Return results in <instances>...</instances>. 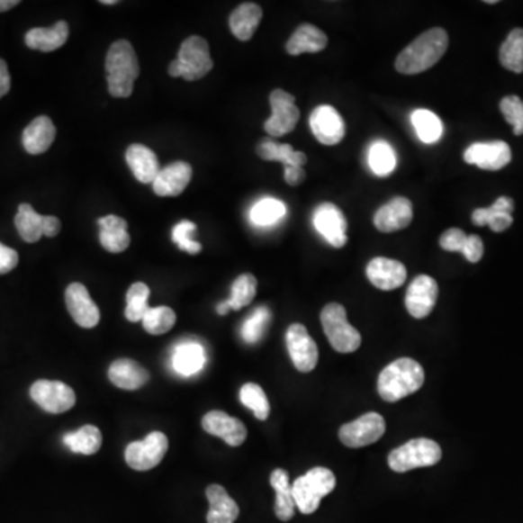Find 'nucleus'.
I'll return each mask as SVG.
<instances>
[{
  "instance_id": "nucleus-1",
  "label": "nucleus",
  "mask_w": 523,
  "mask_h": 523,
  "mask_svg": "<svg viewBox=\"0 0 523 523\" xmlns=\"http://www.w3.org/2000/svg\"><path fill=\"white\" fill-rule=\"evenodd\" d=\"M448 44L446 31L442 28L428 30L399 54L395 68L397 72L409 76L426 72L441 60L448 50Z\"/></svg>"
},
{
  "instance_id": "nucleus-2",
  "label": "nucleus",
  "mask_w": 523,
  "mask_h": 523,
  "mask_svg": "<svg viewBox=\"0 0 523 523\" xmlns=\"http://www.w3.org/2000/svg\"><path fill=\"white\" fill-rule=\"evenodd\" d=\"M425 371L411 358H400L385 366L378 376L381 399L395 403L422 388Z\"/></svg>"
},
{
  "instance_id": "nucleus-3",
  "label": "nucleus",
  "mask_w": 523,
  "mask_h": 523,
  "mask_svg": "<svg viewBox=\"0 0 523 523\" xmlns=\"http://www.w3.org/2000/svg\"><path fill=\"white\" fill-rule=\"evenodd\" d=\"M106 80L115 98H129L140 75L139 59L127 40L113 42L105 60Z\"/></svg>"
},
{
  "instance_id": "nucleus-4",
  "label": "nucleus",
  "mask_w": 523,
  "mask_h": 523,
  "mask_svg": "<svg viewBox=\"0 0 523 523\" xmlns=\"http://www.w3.org/2000/svg\"><path fill=\"white\" fill-rule=\"evenodd\" d=\"M214 68L210 47L203 37H189L182 42L177 59L169 66V75L172 77H184L185 80L203 79Z\"/></svg>"
},
{
  "instance_id": "nucleus-5",
  "label": "nucleus",
  "mask_w": 523,
  "mask_h": 523,
  "mask_svg": "<svg viewBox=\"0 0 523 523\" xmlns=\"http://www.w3.org/2000/svg\"><path fill=\"white\" fill-rule=\"evenodd\" d=\"M335 487L336 477L329 468H312L293 484L295 506L302 515H311L320 506L321 499L330 494Z\"/></svg>"
},
{
  "instance_id": "nucleus-6",
  "label": "nucleus",
  "mask_w": 523,
  "mask_h": 523,
  "mask_svg": "<svg viewBox=\"0 0 523 523\" xmlns=\"http://www.w3.org/2000/svg\"><path fill=\"white\" fill-rule=\"evenodd\" d=\"M320 320L333 349L340 354H352L359 349L361 333L347 321V310L342 304L331 302L326 305L321 310Z\"/></svg>"
},
{
  "instance_id": "nucleus-7",
  "label": "nucleus",
  "mask_w": 523,
  "mask_h": 523,
  "mask_svg": "<svg viewBox=\"0 0 523 523\" xmlns=\"http://www.w3.org/2000/svg\"><path fill=\"white\" fill-rule=\"evenodd\" d=\"M442 458V449L437 442L426 437L411 439L388 455V465L394 473H407L414 468L432 467Z\"/></svg>"
},
{
  "instance_id": "nucleus-8",
  "label": "nucleus",
  "mask_w": 523,
  "mask_h": 523,
  "mask_svg": "<svg viewBox=\"0 0 523 523\" xmlns=\"http://www.w3.org/2000/svg\"><path fill=\"white\" fill-rule=\"evenodd\" d=\"M169 448L165 433L151 432L144 441L131 442L125 449V461L132 470L149 471L158 467Z\"/></svg>"
},
{
  "instance_id": "nucleus-9",
  "label": "nucleus",
  "mask_w": 523,
  "mask_h": 523,
  "mask_svg": "<svg viewBox=\"0 0 523 523\" xmlns=\"http://www.w3.org/2000/svg\"><path fill=\"white\" fill-rule=\"evenodd\" d=\"M30 395L42 410L51 414L65 413L76 404L73 388L61 381H35L31 385Z\"/></svg>"
},
{
  "instance_id": "nucleus-10",
  "label": "nucleus",
  "mask_w": 523,
  "mask_h": 523,
  "mask_svg": "<svg viewBox=\"0 0 523 523\" xmlns=\"http://www.w3.org/2000/svg\"><path fill=\"white\" fill-rule=\"evenodd\" d=\"M385 433V420L381 414H364L354 422L343 425L339 430L340 442L349 448H362L380 441Z\"/></svg>"
},
{
  "instance_id": "nucleus-11",
  "label": "nucleus",
  "mask_w": 523,
  "mask_h": 523,
  "mask_svg": "<svg viewBox=\"0 0 523 523\" xmlns=\"http://www.w3.org/2000/svg\"><path fill=\"white\" fill-rule=\"evenodd\" d=\"M272 115L265 122V131L272 137H283L293 131L300 120L295 98L283 89H275L269 96Z\"/></svg>"
},
{
  "instance_id": "nucleus-12",
  "label": "nucleus",
  "mask_w": 523,
  "mask_h": 523,
  "mask_svg": "<svg viewBox=\"0 0 523 523\" xmlns=\"http://www.w3.org/2000/svg\"><path fill=\"white\" fill-rule=\"evenodd\" d=\"M291 361L300 373H311L319 362V349L309 330L302 323L291 324L285 336Z\"/></svg>"
},
{
  "instance_id": "nucleus-13",
  "label": "nucleus",
  "mask_w": 523,
  "mask_h": 523,
  "mask_svg": "<svg viewBox=\"0 0 523 523\" xmlns=\"http://www.w3.org/2000/svg\"><path fill=\"white\" fill-rule=\"evenodd\" d=\"M314 227L317 231L330 243L333 248H343L347 245V221L342 210L336 207L335 203H324L316 208L314 212Z\"/></svg>"
},
{
  "instance_id": "nucleus-14",
  "label": "nucleus",
  "mask_w": 523,
  "mask_h": 523,
  "mask_svg": "<svg viewBox=\"0 0 523 523\" xmlns=\"http://www.w3.org/2000/svg\"><path fill=\"white\" fill-rule=\"evenodd\" d=\"M512 160V151L505 141L471 144L464 153V162L482 170H500Z\"/></svg>"
},
{
  "instance_id": "nucleus-15",
  "label": "nucleus",
  "mask_w": 523,
  "mask_h": 523,
  "mask_svg": "<svg viewBox=\"0 0 523 523\" xmlns=\"http://www.w3.org/2000/svg\"><path fill=\"white\" fill-rule=\"evenodd\" d=\"M439 286L437 281L428 275H419L413 279L406 293V309L414 319L429 316L437 304Z\"/></svg>"
},
{
  "instance_id": "nucleus-16",
  "label": "nucleus",
  "mask_w": 523,
  "mask_h": 523,
  "mask_svg": "<svg viewBox=\"0 0 523 523\" xmlns=\"http://www.w3.org/2000/svg\"><path fill=\"white\" fill-rule=\"evenodd\" d=\"M312 134L324 146H335L345 137V121L330 105L317 106L310 117Z\"/></svg>"
},
{
  "instance_id": "nucleus-17",
  "label": "nucleus",
  "mask_w": 523,
  "mask_h": 523,
  "mask_svg": "<svg viewBox=\"0 0 523 523\" xmlns=\"http://www.w3.org/2000/svg\"><path fill=\"white\" fill-rule=\"evenodd\" d=\"M66 305L73 320L79 324L80 328L92 329L98 326L101 312L83 284L75 283L68 286Z\"/></svg>"
},
{
  "instance_id": "nucleus-18",
  "label": "nucleus",
  "mask_w": 523,
  "mask_h": 523,
  "mask_svg": "<svg viewBox=\"0 0 523 523\" xmlns=\"http://www.w3.org/2000/svg\"><path fill=\"white\" fill-rule=\"evenodd\" d=\"M203 428L212 437H221L230 446H240L248 437V430L243 422L224 411L214 410L205 414L203 418Z\"/></svg>"
},
{
  "instance_id": "nucleus-19",
  "label": "nucleus",
  "mask_w": 523,
  "mask_h": 523,
  "mask_svg": "<svg viewBox=\"0 0 523 523\" xmlns=\"http://www.w3.org/2000/svg\"><path fill=\"white\" fill-rule=\"evenodd\" d=\"M413 220V205L404 196H395L388 201L374 215V224L383 233H394L410 226Z\"/></svg>"
},
{
  "instance_id": "nucleus-20",
  "label": "nucleus",
  "mask_w": 523,
  "mask_h": 523,
  "mask_svg": "<svg viewBox=\"0 0 523 523\" xmlns=\"http://www.w3.org/2000/svg\"><path fill=\"white\" fill-rule=\"evenodd\" d=\"M366 276L378 290L392 291L406 283L407 269L399 260L375 257L366 266Z\"/></svg>"
},
{
  "instance_id": "nucleus-21",
  "label": "nucleus",
  "mask_w": 523,
  "mask_h": 523,
  "mask_svg": "<svg viewBox=\"0 0 523 523\" xmlns=\"http://www.w3.org/2000/svg\"><path fill=\"white\" fill-rule=\"evenodd\" d=\"M193 177V167L186 162H175L160 169L153 182V191L158 196H177L184 193Z\"/></svg>"
},
{
  "instance_id": "nucleus-22",
  "label": "nucleus",
  "mask_w": 523,
  "mask_h": 523,
  "mask_svg": "<svg viewBox=\"0 0 523 523\" xmlns=\"http://www.w3.org/2000/svg\"><path fill=\"white\" fill-rule=\"evenodd\" d=\"M513 210H515V203L512 198L500 196L491 207L475 210L471 219L475 226H489L494 233H501L512 226Z\"/></svg>"
},
{
  "instance_id": "nucleus-23",
  "label": "nucleus",
  "mask_w": 523,
  "mask_h": 523,
  "mask_svg": "<svg viewBox=\"0 0 523 523\" xmlns=\"http://www.w3.org/2000/svg\"><path fill=\"white\" fill-rule=\"evenodd\" d=\"M108 376L115 387L127 390V392L139 390V388L148 384L149 380H150L148 369L140 365L139 362L127 358L113 362L110 371H108Z\"/></svg>"
},
{
  "instance_id": "nucleus-24",
  "label": "nucleus",
  "mask_w": 523,
  "mask_h": 523,
  "mask_svg": "<svg viewBox=\"0 0 523 523\" xmlns=\"http://www.w3.org/2000/svg\"><path fill=\"white\" fill-rule=\"evenodd\" d=\"M207 362L205 349L195 340H185L177 343L172 352V366L175 373L182 376H193L201 373Z\"/></svg>"
},
{
  "instance_id": "nucleus-25",
  "label": "nucleus",
  "mask_w": 523,
  "mask_h": 523,
  "mask_svg": "<svg viewBox=\"0 0 523 523\" xmlns=\"http://www.w3.org/2000/svg\"><path fill=\"white\" fill-rule=\"evenodd\" d=\"M125 160L129 163L130 169L136 176L137 181L141 184H153L158 172V156L155 151L146 148L143 144H132L125 153Z\"/></svg>"
},
{
  "instance_id": "nucleus-26",
  "label": "nucleus",
  "mask_w": 523,
  "mask_h": 523,
  "mask_svg": "<svg viewBox=\"0 0 523 523\" xmlns=\"http://www.w3.org/2000/svg\"><path fill=\"white\" fill-rule=\"evenodd\" d=\"M57 130L53 121L46 115L35 118L27 129L23 130V149L30 155H42L49 150L56 139Z\"/></svg>"
},
{
  "instance_id": "nucleus-27",
  "label": "nucleus",
  "mask_w": 523,
  "mask_h": 523,
  "mask_svg": "<svg viewBox=\"0 0 523 523\" xmlns=\"http://www.w3.org/2000/svg\"><path fill=\"white\" fill-rule=\"evenodd\" d=\"M205 494L210 501L207 523H234L238 520L240 509L224 487L212 484L205 490Z\"/></svg>"
},
{
  "instance_id": "nucleus-28",
  "label": "nucleus",
  "mask_w": 523,
  "mask_h": 523,
  "mask_svg": "<svg viewBox=\"0 0 523 523\" xmlns=\"http://www.w3.org/2000/svg\"><path fill=\"white\" fill-rule=\"evenodd\" d=\"M329 44L328 35L320 28L311 23H302L295 30L293 37L286 42V51L290 56L302 53H320Z\"/></svg>"
},
{
  "instance_id": "nucleus-29",
  "label": "nucleus",
  "mask_w": 523,
  "mask_h": 523,
  "mask_svg": "<svg viewBox=\"0 0 523 523\" xmlns=\"http://www.w3.org/2000/svg\"><path fill=\"white\" fill-rule=\"evenodd\" d=\"M99 240L104 248L111 253H121L130 246V234L127 231V221L118 215H106L98 220Z\"/></svg>"
},
{
  "instance_id": "nucleus-30",
  "label": "nucleus",
  "mask_w": 523,
  "mask_h": 523,
  "mask_svg": "<svg viewBox=\"0 0 523 523\" xmlns=\"http://www.w3.org/2000/svg\"><path fill=\"white\" fill-rule=\"evenodd\" d=\"M68 38V25L60 21L51 28H32L25 35V44L31 50H38L42 53H50L65 46Z\"/></svg>"
},
{
  "instance_id": "nucleus-31",
  "label": "nucleus",
  "mask_w": 523,
  "mask_h": 523,
  "mask_svg": "<svg viewBox=\"0 0 523 523\" xmlns=\"http://www.w3.org/2000/svg\"><path fill=\"white\" fill-rule=\"evenodd\" d=\"M262 19V9L259 5L246 2L234 9L230 15V28L240 41H248L257 32Z\"/></svg>"
},
{
  "instance_id": "nucleus-32",
  "label": "nucleus",
  "mask_w": 523,
  "mask_h": 523,
  "mask_svg": "<svg viewBox=\"0 0 523 523\" xmlns=\"http://www.w3.org/2000/svg\"><path fill=\"white\" fill-rule=\"evenodd\" d=\"M271 486L276 491L275 515L279 520L288 522L294 518L295 501L293 496V486L290 484V478L285 470L274 471L271 475Z\"/></svg>"
},
{
  "instance_id": "nucleus-33",
  "label": "nucleus",
  "mask_w": 523,
  "mask_h": 523,
  "mask_svg": "<svg viewBox=\"0 0 523 523\" xmlns=\"http://www.w3.org/2000/svg\"><path fill=\"white\" fill-rule=\"evenodd\" d=\"M257 153L266 162H279L286 166H302L307 163V156L302 151H295L290 144L276 143L274 140L265 139L257 146Z\"/></svg>"
},
{
  "instance_id": "nucleus-34",
  "label": "nucleus",
  "mask_w": 523,
  "mask_h": 523,
  "mask_svg": "<svg viewBox=\"0 0 523 523\" xmlns=\"http://www.w3.org/2000/svg\"><path fill=\"white\" fill-rule=\"evenodd\" d=\"M46 215L38 214L30 203H21L15 217L19 236L27 243H37L44 236Z\"/></svg>"
},
{
  "instance_id": "nucleus-35",
  "label": "nucleus",
  "mask_w": 523,
  "mask_h": 523,
  "mask_svg": "<svg viewBox=\"0 0 523 523\" xmlns=\"http://www.w3.org/2000/svg\"><path fill=\"white\" fill-rule=\"evenodd\" d=\"M66 446L75 454L82 455H94L101 449L102 433L94 425H86L76 432L68 433L63 437Z\"/></svg>"
},
{
  "instance_id": "nucleus-36",
  "label": "nucleus",
  "mask_w": 523,
  "mask_h": 523,
  "mask_svg": "<svg viewBox=\"0 0 523 523\" xmlns=\"http://www.w3.org/2000/svg\"><path fill=\"white\" fill-rule=\"evenodd\" d=\"M500 65L513 73H523V30L515 28L501 44Z\"/></svg>"
},
{
  "instance_id": "nucleus-37",
  "label": "nucleus",
  "mask_w": 523,
  "mask_h": 523,
  "mask_svg": "<svg viewBox=\"0 0 523 523\" xmlns=\"http://www.w3.org/2000/svg\"><path fill=\"white\" fill-rule=\"evenodd\" d=\"M414 130L418 132L420 141L425 144H433L439 141L444 132V124L437 113L429 110L414 111L411 115Z\"/></svg>"
},
{
  "instance_id": "nucleus-38",
  "label": "nucleus",
  "mask_w": 523,
  "mask_h": 523,
  "mask_svg": "<svg viewBox=\"0 0 523 523\" xmlns=\"http://www.w3.org/2000/svg\"><path fill=\"white\" fill-rule=\"evenodd\" d=\"M368 160L371 170L376 176H388L397 166L395 151L384 140H378L371 146Z\"/></svg>"
},
{
  "instance_id": "nucleus-39",
  "label": "nucleus",
  "mask_w": 523,
  "mask_h": 523,
  "mask_svg": "<svg viewBox=\"0 0 523 523\" xmlns=\"http://www.w3.org/2000/svg\"><path fill=\"white\" fill-rule=\"evenodd\" d=\"M149 297H150V288L144 283L132 284L127 293V309H125V317L131 323L141 321L146 316V312L150 310L149 307Z\"/></svg>"
},
{
  "instance_id": "nucleus-40",
  "label": "nucleus",
  "mask_w": 523,
  "mask_h": 523,
  "mask_svg": "<svg viewBox=\"0 0 523 523\" xmlns=\"http://www.w3.org/2000/svg\"><path fill=\"white\" fill-rule=\"evenodd\" d=\"M257 281L252 274H243L234 281L231 285V295L229 300H226L230 310L243 309L246 305L253 302V298L257 297Z\"/></svg>"
},
{
  "instance_id": "nucleus-41",
  "label": "nucleus",
  "mask_w": 523,
  "mask_h": 523,
  "mask_svg": "<svg viewBox=\"0 0 523 523\" xmlns=\"http://www.w3.org/2000/svg\"><path fill=\"white\" fill-rule=\"evenodd\" d=\"M285 212V205L281 201L275 200V198H264L257 205H253L250 220L255 226H274L279 220L284 219Z\"/></svg>"
},
{
  "instance_id": "nucleus-42",
  "label": "nucleus",
  "mask_w": 523,
  "mask_h": 523,
  "mask_svg": "<svg viewBox=\"0 0 523 523\" xmlns=\"http://www.w3.org/2000/svg\"><path fill=\"white\" fill-rule=\"evenodd\" d=\"M240 401L248 407L259 420H266L271 413V407L267 401L266 394L260 385L255 383H248L240 390Z\"/></svg>"
},
{
  "instance_id": "nucleus-43",
  "label": "nucleus",
  "mask_w": 523,
  "mask_h": 523,
  "mask_svg": "<svg viewBox=\"0 0 523 523\" xmlns=\"http://www.w3.org/2000/svg\"><path fill=\"white\" fill-rule=\"evenodd\" d=\"M141 323L150 335H165L170 329H174L175 323H176V314H175L174 310L170 307H165V305L155 307V309L150 307Z\"/></svg>"
},
{
  "instance_id": "nucleus-44",
  "label": "nucleus",
  "mask_w": 523,
  "mask_h": 523,
  "mask_svg": "<svg viewBox=\"0 0 523 523\" xmlns=\"http://www.w3.org/2000/svg\"><path fill=\"white\" fill-rule=\"evenodd\" d=\"M271 321V311L267 307H259L246 319L241 326V338L248 345L259 342Z\"/></svg>"
},
{
  "instance_id": "nucleus-45",
  "label": "nucleus",
  "mask_w": 523,
  "mask_h": 523,
  "mask_svg": "<svg viewBox=\"0 0 523 523\" xmlns=\"http://www.w3.org/2000/svg\"><path fill=\"white\" fill-rule=\"evenodd\" d=\"M195 230V224L193 221H188V220L177 222L176 226L172 230V240H174V243H176L181 250L189 253V255H198L203 250V246L191 238V234Z\"/></svg>"
},
{
  "instance_id": "nucleus-46",
  "label": "nucleus",
  "mask_w": 523,
  "mask_h": 523,
  "mask_svg": "<svg viewBox=\"0 0 523 523\" xmlns=\"http://www.w3.org/2000/svg\"><path fill=\"white\" fill-rule=\"evenodd\" d=\"M500 111L509 124L512 125L516 136L523 134V102L519 96L510 95L501 99Z\"/></svg>"
},
{
  "instance_id": "nucleus-47",
  "label": "nucleus",
  "mask_w": 523,
  "mask_h": 523,
  "mask_svg": "<svg viewBox=\"0 0 523 523\" xmlns=\"http://www.w3.org/2000/svg\"><path fill=\"white\" fill-rule=\"evenodd\" d=\"M468 234L464 233L461 229H449L442 234L439 239V246L446 252H464V248L467 245Z\"/></svg>"
},
{
  "instance_id": "nucleus-48",
  "label": "nucleus",
  "mask_w": 523,
  "mask_h": 523,
  "mask_svg": "<svg viewBox=\"0 0 523 523\" xmlns=\"http://www.w3.org/2000/svg\"><path fill=\"white\" fill-rule=\"evenodd\" d=\"M463 255L471 264L480 262L482 255H484V245H482V238L477 236V234H470L467 239V245L464 248Z\"/></svg>"
},
{
  "instance_id": "nucleus-49",
  "label": "nucleus",
  "mask_w": 523,
  "mask_h": 523,
  "mask_svg": "<svg viewBox=\"0 0 523 523\" xmlns=\"http://www.w3.org/2000/svg\"><path fill=\"white\" fill-rule=\"evenodd\" d=\"M18 262L19 257L16 250L5 246L4 243H0V275H5V274L14 271Z\"/></svg>"
},
{
  "instance_id": "nucleus-50",
  "label": "nucleus",
  "mask_w": 523,
  "mask_h": 523,
  "mask_svg": "<svg viewBox=\"0 0 523 523\" xmlns=\"http://www.w3.org/2000/svg\"><path fill=\"white\" fill-rule=\"evenodd\" d=\"M284 176H285L286 184L291 185V186H298L304 182L305 172L302 167H298V166H286Z\"/></svg>"
},
{
  "instance_id": "nucleus-51",
  "label": "nucleus",
  "mask_w": 523,
  "mask_h": 523,
  "mask_svg": "<svg viewBox=\"0 0 523 523\" xmlns=\"http://www.w3.org/2000/svg\"><path fill=\"white\" fill-rule=\"evenodd\" d=\"M11 91V75H9L6 61L0 59V99Z\"/></svg>"
},
{
  "instance_id": "nucleus-52",
  "label": "nucleus",
  "mask_w": 523,
  "mask_h": 523,
  "mask_svg": "<svg viewBox=\"0 0 523 523\" xmlns=\"http://www.w3.org/2000/svg\"><path fill=\"white\" fill-rule=\"evenodd\" d=\"M60 220L53 217V215H46V219H44V236H47V238H54V236L60 233Z\"/></svg>"
},
{
  "instance_id": "nucleus-53",
  "label": "nucleus",
  "mask_w": 523,
  "mask_h": 523,
  "mask_svg": "<svg viewBox=\"0 0 523 523\" xmlns=\"http://www.w3.org/2000/svg\"><path fill=\"white\" fill-rule=\"evenodd\" d=\"M18 5V0H0V14L2 12L11 11L12 8H15Z\"/></svg>"
},
{
  "instance_id": "nucleus-54",
  "label": "nucleus",
  "mask_w": 523,
  "mask_h": 523,
  "mask_svg": "<svg viewBox=\"0 0 523 523\" xmlns=\"http://www.w3.org/2000/svg\"><path fill=\"white\" fill-rule=\"evenodd\" d=\"M229 311L230 307L227 302H222L221 304L217 305V312H219L220 316H226Z\"/></svg>"
},
{
  "instance_id": "nucleus-55",
  "label": "nucleus",
  "mask_w": 523,
  "mask_h": 523,
  "mask_svg": "<svg viewBox=\"0 0 523 523\" xmlns=\"http://www.w3.org/2000/svg\"><path fill=\"white\" fill-rule=\"evenodd\" d=\"M102 4H104V5H113V4H117V2H115V0H102Z\"/></svg>"
}]
</instances>
